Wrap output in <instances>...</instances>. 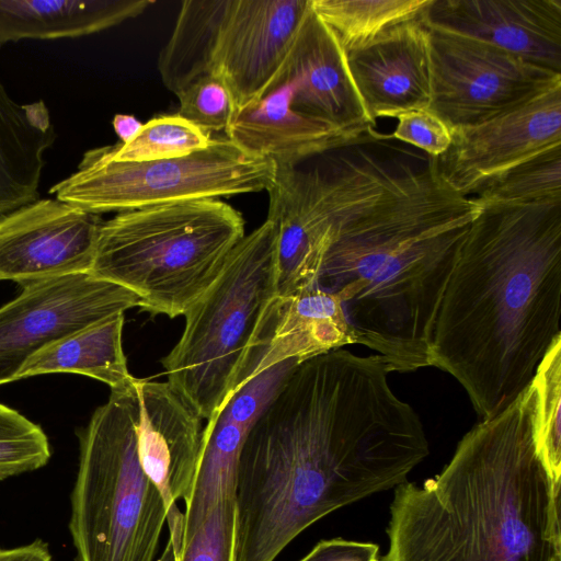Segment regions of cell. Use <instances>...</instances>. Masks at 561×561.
Wrapping results in <instances>:
<instances>
[{
  "label": "cell",
  "instance_id": "8992f818",
  "mask_svg": "<svg viewBox=\"0 0 561 561\" xmlns=\"http://www.w3.org/2000/svg\"><path fill=\"white\" fill-rule=\"evenodd\" d=\"M375 129L297 163H274L267 219L277 227L276 290L317 287L337 229L376 204L424 153Z\"/></svg>",
  "mask_w": 561,
  "mask_h": 561
},
{
  "label": "cell",
  "instance_id": "d590c367",
  "mask_svg": "<svg viewBox=\"0 0 561 561\" xmlns=\"http://www.w3.org/2000/svg\"><path fill=\"white\" fill-rule=\"evenodd\" d=\"M112 124L122 144L130 141L140 131L144 125V123L135 116L127 114H116Z\"/></svg>",
  "mask_w": 561,
  "mask_h": 561
},
{
  "label": "cell",
  "instance_id": "9c48e42d",
  "mask_svg": "<svg viewBox=\"0 0 561 561\" xmlns=\"http://www.w3.org/2000/svg\"><path fill=\"white\" fill-rule=\"evenodd\" d=\"M274 171V162L247 154L226 137L185 157L145 162L115 161L100 147L88 150L78 170L49 192L100 215L261 192Z\"/></svg>",
  "mask_w": 561,
  "mask_h": 561
},
{
  "label": "cell",
  "instance_id": "6da1fadb",
  "mask_svg": "<svg viewBox=\"0 0 561 561\" xmlns=\"http://www.w3.org/2000/svg\"><path fill=\"white\" fill-rule=\"evenodd\" d=\"M380 355L300 363L251 427L236 473L234 561H274L330 513L394 489L430 454Z\"/></svg>",
  "mask_w": 561,
  "mask_h": 561
},
{
  "label": "cell",
  "instance_id": "f1b7e54d",
  "mask_svg": "<svg viewBox=\"0 0 561 561\" xmlns=\"http://www.w3.org/2000/svg\"><path fill=\"white\" fill-rule=\"evenodd\" d=\"M211 139L209 134L175 114L154 117L130 141L104 148L115 161L145 162L192 154L208 147Z\"/></svg>",
  "mask_w": 561,
  "mask_h": 561
},
{
  "label": "cell",
  "instance_id": "f546056e",
  "mask_svg": "<svg viewBox=\"0 0 561 561\" xmlns=\"http://www.w3.org/2000/svg\"><path fill=\"white\" fill-rule=\"evenodd\" d=\"M50 455L41 426L0 403V481L44 467Z\"/></svg>",
  "mask_w": 561,
  "mask_h": 561
},
{
  "label": "cell",
  "instance_id": "d6986e66",
  "mask_svg": "<svg viewBox=\"0 0 561 561\" xmlns=\"http://www.w3.org/2000/svg\"><path fill=\"white\" fill-rule=\"evenodd\" d=\"M351 344L357 341L339 296L318 287L276 296L251 339L237 387L287 359L305 362Z\"/></svg>",
  "mask_w": 561,
  "mask_h": 561
},
{
  "label": "cell",
  "instance_id": "4dcf8cb0",
  "mask_svg": "<svg viewBox=\"0 0 561 561\" xmlns=\"http://www.w3.org/2000/svg\"><path fill=\"white\" fill-rule=\"evenodd\" d=\"M178 115L203 131L226 130L234 114L229 89L221 78L207 75L190 83L176 94Z\"/></svg>",
  "mask_w": 561,
  "mask_h": 561
},
{
  "label": "cell",
  "instance_id": "e0dca14e",
  "mask_svg": "<svg viewBox=\"0 0 561 561\" xmlns=\"http://www.w3.org/2000/svg\"><path fill=\"white\" fill-rule=\"evenodd\" d=\"M300 363L296 358L287 359L244 381L207 421L197 476L184 504L182 547L215 504L234 493L238 460L251 427Z\"/></svg>",
  "mask_w": 561,
  "mask_h": 561
},
{
  "label": "cell",
  "instance_id": "d4e9b609",
  "mask_svg": "<svg viewBox=\"0 0 561 561\" xmlns=\"http://www.w3.org/2000/svg\"><path fill=\"white\" fill-rule=\"evenodd\" d=\"M230 0H186L158 59L165 88L175 95L193 81L210 75L217 34Z\"/></svg>",
  "mask_w": 561,
  "mask_h": 561
},
{
  "label": "cell",
  "instance_id": "4fadbf2b",
  "mask_svg": "<svg viewBox=\"0 0 561 561\" xmlns=\"http://www.w3.org/2000/svg\"><path fill=\"white\" fill-rule=\"evenodd\" d=\"M451 133L437 168L451 188L468 196L503 171L561 146V83L518 108Z\"/></svg>",
  "mask_w": 561,
  "mask_h": 561
},
{
  "label": "cell",
  "instance_id": "4316f807",
  "mask_svg": "<svg viewBox=\"0 0 561 561\" xmlns=\"http://www.w3.org/2000/svg\"><path fill=\"white\" fill-rule=\"evenodd\" d=\"M482 208L561 201V146L551 147L484 182L470 195Z\"/></svg>",
  "mask_w": 561,
  "mask_h": 561
},
{
  "label": "cell",
  "instance_id": "7a4b0ae2",
  "mask_svg": "<svg viewBox=\"0 0 561 561\" xmlns=\"http://www.w3.org/2000/svg\"><path fill=\"white\" fill-rule=\"evenodd\" d=\"M560 319L561 201L484 207L440 301L430 366L493 417L529 387Z\"/></svg>",
  "mask_w": 561,
  "mask_h": 561
},
{
  "label": "cell",
  "instance_id": "836d02e7",
  "mask_svg": "<svg viewBox=\"0 0 561 561\" xmlns=\"http://www.w3.org/2000/svg\"><path fill=\"white\" fill-rule=\"evenodd\" d=\"M298 561H380L379 546L343 538L324 539Z\"/></svg>",
  "mask_w": 561,
  "mask_h": 561
},
{
  "label": "cell",
  "instance_id": "277c9868",
  "mask_svg": "<svg viewBox=\"0 0 561 561\" xmlns=\"http://www.w3.org/2000/svg\"><path fill=\"white\" fill-rule=\"evenodd\" d=\"M531 385L458 443L434 478L394 488L380 561H552L560 489L533 432Z\"/></svg>",
  "mask_w": 561,
  "mask_h": 561
},
{
  "label": "cell",
  "instance_id": "5b68a950",
  "mask_svg": "<svg viewBox=\"0 0 561 561\" xmlns=\"http://www.w3.org/2000/svg\"><path fill=\"white\" fill-rule=\"evenodd\" d=\"M244 237L242 215L219 199L168 203L102 221L89 273L123 286L140 308L184 316Z\"/></svg>",
  "mask_w": 561,
  "mask_h": 561
},
{
  "label": "cell",
  "instance_id": "484cf974",
  "mask_svg": "<svg viewBox=\"0 0 561 561\" xmlns=\"http://www.w3.org/2000/svg\"><path fill=\"white\" fill-rule=\"evenodd\" d=\"M432 0H310L345 51L363 47L393 27L421 20Z\"/></svg>",
  "mask_w": 561,
  "mask_h": 561
},
{
  "label": "cell",
  "instance_id": "d6a6232c",
  "mask_svg": "<svg viewBox=\"0 0 561 561\" xmlns=\"http://www.w3.org/2000/svg\"><path fill=\"white\" fill-rule=\"evenodd\" d=\"M390 138L415 147L425 154L437 158L451 145L450 128L430 110H413L399 114Z\"/></svg>",
  "mask_w": 561,
  "mask_h": 561
},
{
  "label": "cell",
  "instance_id": "ac0fdd59",
  "mask_svg": "<svg viewBox=\"0 0 561 561\" xmlns=\"http://www.w3.org/2000/svg\"><path fill=\"white\" fill-rule=\"evenodd\" d=\"M135 388L139 460L168 512L192 494L202 457V417L168 381L136 378Z\"/></svg>",
  "mask_w": 561,
  "mask_h": 561
},
{
  "label": "cell",
  "instance_id": "8d00e7d4",
  "mask_svg": "<svg viewBox=\"0 0 561 561\" xmlns=\"http://www.w3.org/2000/svg\"><path fill=\"white\" fill-rule=\"evenodd\" d=\"M179 552L174 548L173 543L168 539L163 552L157 561H179Z\"/></svg>",
  "mask_w": 561,
  "mask_h": 561
},
{
  "label": "cell",
  "instance_id": "52a82bcc",
  "mask_svg": "<svg viewBox=\"0 0 561 561\" xmlns=\"http://www.w3.org/2000/svg\"><path fill=\"white\" fill-rule=\"evenodd\" d=\"M138 417L134 382L111 390L79 433L69 523L77 561H154L167 511L139 460Z\"/></svg>",
  "mask_w": 561,
  "mask_h": 561
},
{
  "label": "cell",
  "instance_id": "603a6c76",
  "mask_svg": "<svg viewBox=\"0 0 561 561\" xmlns=\"http://www.w3.org/2000/svg\"><path fill=\"white\" fill-rule=\"evenodd\" d=\"M150 0H0V47L90 35L141 14Z\"/></svg>",
  "mask_w": 561,
  "mask_h": 561
},
{
  "label": "cell",
  "instance_id": "74e56055",
  "mask_svg": "<svg viewBox=\"0 0 561 561\" xmlns=\"http://www.w3.org/2000/svg\"><path fill=\"white\" fill-rule=\"evenodd\" d=\"M552 561H561V554L557 556Z\"/></svg>",
  "mask_w": 561,
  "mask_h": 561
},
{
  "label": "cell",
  "instance_id": "2e32d148",
  "mask_svg": "<svg viewBox=\"0 0 561 561\" xmlns=\"http://www.w3.org/2000/svg\"><path fill=\"white\" fill-rule=\"evenodd\" d=\"M422 21L561 73V0H432Z\"/></svg>",
  "mask_w": 561,
  "mask_h": 561
},
{
  "label": "cell",
  "instance_id": "30bf717a",
  "mask_svg": "<svg viewBox=\"0 0 561 561\" xmlns=\"http://www.w3.org/2000/svg\"><path fill=\"white\" fill-rule=\"evenodd\" d=\"M428 108L450 130L476 126L561 83V73L494 46L430 28Z\"/></svg>",
  "mask_w": 561,
  "mask_h": 561
},
{
  "label": "cell",
  "instance_id": "1f68e13d",
  "mask_svg": "<svg viewBox=\"0 0 561 561\" xmlns=\"http://www.w3.org/2000/svg\"><path fill=\"white\" fill-rule=\"evenodd\" d=\"M234 493L221 497L182 547L179 561H234Z\"/></svg>",
  "mask_w": 561,
  "mask_h": 561
},
{
  "label": "cell",
  "instance_id": "3957f363",
  "mask_svg": "<svg viewBox=\"0 0 561 561\" xmlns=\"http://www.w3.org/2000/svg\"><path fill=\"white\" fill-rule=\"evenodd\" d=\"M482 206L451 188L423 153L373 206L343 224L317 287L342 301L357 344L391 373L430 367L437 312Z\"/></svg>",
  "mask_w": 561,
  "mask_h": 561
},
{
  "label": "cell",
  "instance_id": "7c38bea8",
  "mask_svg": "<svg viewBox=\"0 0 561 561\" xmlns=\"http://www.w3.org/2000/svg\"><path fill=\"white\" fill-rule=\"evenodd\" d=\"M310 0H230L210 75L229 89L234 113L271 90L291 50Z\"/></svg>",
  "mask_w": 561,
  "mask_h": 561
},
{
  "label": "cell",
  "instance_id": "44dd1931",
  "mask_svg": "<svg viewBox=\"0 0 561 561\" xmlns=\"http://www.w3.org/2000/svg\"><path fill=\"white\" fill-rule=\"evenodd\" d=\"M225 133L247 154L274 163H297L357 138L295 111L287 85L237 111Z\"/></svg>",
  "mask_w": 561,
  "mask_h": 561
},
{
  "label": "cell",
  "instance_id": "e575fe53",
  "mask_svg": "<svg viewBox=\"0 0 561 561\" xmlns=\"http://www.w3.org/2000/svg\"><path fill=\"white\" fill-rule=\"evenodd\" d=\"M0 561H53L47 546L36 540L32 543L0 549Z\"/></svg>",
  "mask_w": 561,
  "mask_h": 561
},
{
  "label": "cell",
  "instance_id": "5bb4252c",
  "mask_svg": "<svg viewBox=\"0 0 561 561\" xmlns=\"http://www.w3.org/2000/svg\"><path fill=\"white\" fill-rule=\"evenodd\" d=\"M101 224L100 215L57 198L1 215L0 280L89 273Z\"/></svg>",
  "mask_w": 561,
  "mask_h": 561
},
{
  "label": "cell",
  "instance_id": "ba28073f",
  "mask_svg": "<svg viewBox=\"0 0 561 561\" xmlns=\"http://www.w3.org/2000/svg\"><path fill=\"white\" fill-rule=\"evenodd\" d=\"M277 227L244 236L206 293L186 311L179 342L162 359L168 382L208 421L236 389L257 324L277 296Z\"/></svg>",
  "mask_w": 561,
  "mask_h": 561
},
{
  "label": "cell",
  "instance_id": "8fae6325",
  "mask_svg": "<svg viewBox=\"0 0 561 561\" xmlns=\"http://www.w3.org/2000/svg\"><path fill=\"white\" fill-rule=\"evenodd\" d=\"M0 307V385L12 382L38 351L112 316L140 307L129 289L76 273L21 285Z\"/></svg>",
  "mask_w": 561,
  "mask_h": 561
},
{
  "label": "cell",
  "instance_id": "83f0119b",
  "mask_svg": "<svg viewBox=\"0 0 561 561\" xmlns=\"http://www.w3.org/2000/svg\"><path fill=\"white\" fill-rule=\"evenodd\" d=\"M530 385L537 453L551 480L561 484V337L539 363Z\"/></svg>",
  "mask_w": 561,
  "mask_h": 561
},
{
  "label": "cell",
  "instance_id": "9a60e30c",
  "mask_svg": "<svg viewBox=\"0 0 561 561\" xmlns=\"http://www.w3.org/2000/svg\"><path fill=\"white\" fill-rule=\"evenodd\" d=\"M280 85L288 87L295 111L345 135L358 137L374 129L375 123L368 118L350 73L345 50L311 4L271 90Z\"/></svg>",
  "mask_w": 561,
  "mask_h": 561
},
{
  "label": "cell",
  "instance_id": "7402d4cb",
  "mask_svg": "<svg viewBox=\"0 0 561 561\" xmlns=\"http://www.w3.org/2000/svg\"><path fill=\"white\" fill-rule=\"evenodd\" d=\"M55 138L46 104H18L0 82V216L39 199L44 152Z\"/></svg>",
  "mask_w": 561,
  "mask_h": 561
},
{
  "label": "cell",
  "instance_id": "ffe728a7",
  "mask_svg": "<svg viewBox=\"0 0 561 561\" xmlns=\"http://www.w3.org/2000/svg\"><path fill=\"white\" fill-rule=\"evenodd\" d=\"M345 55L364 110L373 123L428 108L430 31L422 19L398 25Z\"/></svg>",
  "mask_w": 561,
  "mask_h": 561
},
{
  "label": "cell",
  "instance_id": "cb8c5ba5",
  "mask_svg": "<svg viewBox=\"0 0 561 561\" xmlns=\"http://www.w3.org/2000/svg\"><path fill=\"white\" fill-rule=\"evenodd\" d=\"M123 327L124 313H119L65 336L31 356L14 381L70 373L94 378L111 390L134 385L136 378L128 370L123 351Z\"/></svg>",
  "mask_w": 561,
  "mask_h": 561
}]
</instances>
